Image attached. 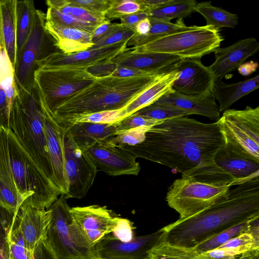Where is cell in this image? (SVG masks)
<instances>
[{
	"instance_id": "6",
	"label": "cell",
	"mask_w": 259,
	"mask_h": 259,
	"mask_svg": "<svg viewBox=\"0 0 259 259\" xmlns=\"http://www.w3.org/2000/svg\"><path fill=\"white\" fill-rule=\"evenodd\" d=\"M223 40L220 30L215 27L194 25L131 48L137 52L168 54L182 59L201 58L220 48Z\"/></svg>"
},
{
	"instance_id": "2",
	"label": "cell",
	"mask_w": 259,
	"mask_h": 259,
	"mask_svg": "<svg viewBox=\"0 0 259 259\" xmlns=\"http://www.w3.org/2000/svg\"><path fill=\"white\" fill-rule=\"evenodd\" d=\"M259 218V177L230 189L210 206L162 228L161 241L193 248L238 224Z\"/></svg>"
},
{
	"instance_id": "59",
	"label": "cell",
	"mask_w": 259,
	"mask_h": 259,
	"mask_svg": "<svg viewBox=\"0 0 259 259\" xmlns=\"http://www.w3.org/2000/svg\"><path fill=\"white\" fill-rule=\"evenodd\" d=\"M0 46H1V45H0Z\"/></svg>"
},
{
	"instance_id": "1",
	"label": "cell",
	"mask_w": 259,
	"mask_h": 259,
	"mask_svg": "<svg viewBox=\"0 0 259 259\" xmlns=\"http://www.w3.org/2000/svg\"><path fill=\"white\" fill-rule=\"evenodd\" d=\"M225 145L217 122L205 123L183 116L151 127L143 142L121 148L137 158L164 165L185 175L214 164L217 153Z\"/></svg>"
},
{
	"instance_id": "41",
	"label": "cell",
	"mask_w": 259,
	"mask_h": 259,
	"mask_svg": "<svg viewBox=\"0 0 259 259\" xmlns=\"http://www.w3.org/2000/svg\"><path fill=\"white\" fill-rule=\"evenodd\" d=\"M136 113L148 118L162 121L189 115L182 110L154 104L144 107Z\"/></svg>"
},
{
	"instance_id": "50",
	"label": "cell",
	"mask_w": 259,
	"mask_h": 259,
	"mask_svg": "<svg viewBox=\"0 0 259 259\" xmlns=\"http://www.w3.org/2000/svg\"><path fill=\"white\" fill-rule=\"evenodd\" d=\"M110 75L116 77L127 78L147 77L156 76L158 75L137 69L116 67Z\"/></svg>"
},
{
	"instance_id": "3",
	"label": "cell",
	"mask_w": 259,
	"mask_h": 259,
	"mask_svg": "<svg viewBox=\"0 0 259 259\" xmlns=\"http://www.w3.org/2000/svg\"><path fill=\"white\" fill-rule=\"evenodd\" d=\"M0 184L23 203L48 209L61 193L31 160L9 127L0 126Z\"/></svg>"
},
{
	"instance_id": "16",
	"label": "cell",
	"mask_w": 259,
	"mask_h": 259,
	"mask_svg": "<svg viewBox=\"0 0 259 259\" xmlns=\"http://www.w3.org/2000/svg\"><path fill=\"white\" fill-rule=\"evenodd\" d=\"M201 59L185 58L177 63L175 69L179 75L172 85V90L192 97L212 95L214 79L208 66L202 63Z\"/></svg>"
},
{
	"instance_id": "43",
	"label": "cell",
	"mask_w": 259,
	"mask_h": 259,
	"mask_svg": "<svg viewBox=\"0 0 259 259\" xmlns=\"http://www.w3.org/2000/svg\"><path fill=\"white\" fill-rule=\"evenodd\" d=\"M164 121L148 118L135 112L114 124L116 127L117 132H119L139 127H152Z\"/></svg>"
},
{
	"instance_id": "47",
	"label": "cell",
	"mask_w": 259,
	"mask_h": 259,
	"mask_svg": "<svg viewBox=\"0 0 259 259\" xmlns=\"http://www.w3.org/2000/svg\"><path fill=\"white\" fill-rule=\"evenodd\" d=\"M72 6L70 15L80 20L99 25L106 20L105 15L92 12L78 6Z\"/></svg>"
},
{
	"instance_id": "36",
	"label": "cell",
	"mask_w": 259,
	"mask_h": 259,
	"mask_svg": "<svg viewBox=\"0 0 259 259\" xmlns=\"http://www.w3.org/2000/svg\"><path fill=\"white\" fill-rule=\"evenodd\" d=\"M9 259H33L22 233L13 222L8 233Z\"/></svg>"
},
{
	"instance_id": "31",
	"label": "cell",
	"mask_w": 259,
	"mask_h": 259,
	"mask_svg": "<svg viewBox=\"0 0 259 259\" xmlns=\"http://www.w3.org/2000/svg\"><path fill=\"white\" fill-rule=\"evenodd\" d=\"M151 28L149 32L146 35H140L137 34L130 38L127 43V47H139L144 45L158 37L167 35L172 32L186 28V26L182 20H178L176 23L166 21L153 17H149Z\"/></svg>"
},
{
	"instance_id": "4",
	"label": "cell",
	"mask_w": 259,
	"mask_h": 259,
	"mask_svg": "<svg viewBox=\"0 0 259 259\" xmlns=\"http://www.w3.org/2000/svg\"><path fill=\"white\" fill-rule=\"evenodd\" d=\"M158 75L96 78L89 87L66 100L53 114L57 119L124 108L149 88Z\"/></svg>"
},
{
	"instance_id": "11",
	"label": "cell",
	"mask_w": 259,
	"mask_h": 259,
	"mask_svg": "<svg viewBox=\"0 0 259 259\" xmlns=\"http://www.w3.org/2000/svg\"><path fill=\"white\" fill-rule=\"evenodd\" d=\"M216 122L226 144L259 161V106L227 109Z\"/></svg>"
},
{
	"instance_id": "32",
	"label": "cell",
	"mask_w": 259,
	"mask_h": 259,
	"mask_svg": "<svg viewBox=\"0 0 259 259\" xmlns=\"http://www.w3.org/2000/svg\"><path fill=\"white\" fill-rule=\"evenodd\" d=\"M195 0H172V2L158 9L147 12L149 17L170 21L174 18L183 20L195 12Z\"/></svg>"
},
{
	"instance_id": "45",
	"label": "cell",
	"mask_w": 259,
	"mask_h": 259,
	"mask_svg": "<svg viewBox=\"0 0 259 259\" xmlns=\"http://www.w3.org/2000/svg\"><path fill=\"white\" fill-rule=\"evenodd\" d=\"M246 252L241 248H220L197 254L195 259H235Z\"/></svg>"
},
{
	"instance_id": "13",
	"label": "cell",
	"mask_w": 259,
	"mask_h": 259,
	"mask_svg": "<svg viewBox=\"0 0 259 259\" xmlns=\"http://www.w3.org/2000/svg\"><path fill=\"white\" fill-rule=\"evenodd\" d=\"M70 212L79 229L94 247L106 235L114 232L122 220L106 206L73 207Z\"/></svg>"
},
{
	"instance_id": "49",
	"label": "cell",
	"mask_w": 259,
	"mask_h": 259,
	"mask_svg": "<svg viewBox=\"0 0 259 259\" xmlns=\"http://www.w3.org/2000/svg\"><path fill=\"white\" fill-rule=\"evenodd\" d=\"M33 259H60L47 239L42 241L33 251Z\"/></svg>"
},
{
	"instance_id": "55",
	"label": "cell",
	"mask_w": 259,
	"mask_h": 259,
	"mask_svg": "<svg viewBox=\"0 0 259 259\" xmlns=\"http://www.w3.org/2000/svg\"><path fill=\"white\" fill-rule=\"evenodd\" d=\"M258 67L257 62L250 61L242 64L238 68V72L243 76H248L255 72Z\"/></svg>"
},
{
	"instance_id": "5",
	"label": "cell",
	"mask_w": 259,
	"mask_h": 259,
	"mask_svg": "<svg viewBox=\"0 0 259 259\" xmlns=\"http://www.w3.org/2000/svg\"><path fill=\"white\" fill-rule=\"evenodd\" d=\"M9 127L31 160L56 186L44 131L42 107L34 86L18 92Z\"/></svg>"
},
{
	"instance_id": "48",
	"label": "cell",
	"mask_w": 259,
	"mask_h": 259,
	"mask_svg": "<svg viewBox=\"0 0 259 259\" xmlns=\"http://www.w3.org/2000/svg\"><path fill=\"white\" fill-rule=\"evenodd\" d=\"M132 223L126 219L122 218L115 231L111 233L114 237L122 241H130L133 237Z\"/></svg>"
},
{
	"instance_id": "39",
	"label": "cell",
	"mask_w": 259,
	"mask_h": 259,
	"mask_svg": "<svg viewBox=\"0 0 259 259\" xmlns=\"http://www.w3.org/2000/svg\"><path fill=\"white\" fill-rule=\"evenodd\" d=\"M151 127H139L117 132L114 135L104 141L116 147L133 146L143 142L146 134Z\"/></svg>"
},
{
	"instance_id": "51",
	"label": "cell",
	"mask_w": 259,
	"mask_h": 259,
	"mask_svg": "<svg viewBox=\"0 0 259 259\" xmlns=\"http://www.w3.org/2000/svg\"><path fill=\"white\" fill-rule=\"evenodd\" d=\"M149 17L146 12H139L124 16L120 19L121 24L135 30L136 25L141 20Z\"/></svg>"
},
{
	"instance_id": "9",
	"label": "cell",
	"mask_w": 259,
	"mask_h": 259,
	"mask_svg": "<svg viewBox=\"0 0 259 259\" xmlns=\"http://www.w3.org/2000/svg\"><path fill=\"white\" fill-rule=\"evenodd\" d=\"M46 14L36 9L30 34L15 68L17 93L34 87V74L38 63L49 56L61 52L46 27Z\"/></svg>"
},
{
	"instance_id": "42",
	"label": "cell",
	"mask_w": 259,
	"mask_h": 259,
	"mask_svg": "<svg viewBox=\"0 0 259 259\" xmlns=\"http://www.w3.org/2000/svg\"><path fill=\"white\" fill-rule=\"evenodd\" d=\"M220 248H241L246 251L259 249V235L250 231L243 232L229 240Z\"/></svg>"
},
{
	"instance_id": "28",
	"label": "cell",
	"mask_w": 259,
	"mask_h": 259,
	"mask_svg": "<svg viewBox=\"0 0 259 259\" xmlns=\"http://www.w3.org/2000/svg\"><path fill=\"white\" fill-rule=\"evenodd\" d=\"M16 1L0 0V45L16 66Z\"/></svg>"
},
{
	"instance_id": "10",
	"label": "cell",
	"mask_w": 259,
	"mask_h": 259,
	"mask_svg": "<svg viewBox=\"0 0 259 259\" xmlns=\"http://www.w3.org/2000/svg\"><path fill=\"white\" fill-rule=\"evenodd\" d=\"M182 175L169 187L166 200L168 206L180 214L179 220L189 218L207 208L230 189Z\"/></svg>"
},
{
	"instance_id": "21",
	"label": "cell",
	"mask_w": 259,
	"mask_h": 259,
	"mask_svg": "<svg viewBox=\"0 0 259 259\" xmlns=\"http://www.w3.org/2000/svg\"><path fill=\"white\" fill-rule=\"evenodd\" d=\"M51 211L38 209L23 203L14 215L13 222L20 230L29 249L33 252L36 246L47 239Z\"/></svg>"
},
{
	"instance_id": "24",
	"label": "cell",
	"mask_w": 259,
	"mask_h": 259,
	"mask_svg": "<svg viewBox=\"0 0 259 259\" xmlns=\"http://www.w3.org/2000/svg\"><path fill=\"white\" fill-rule=\"evenodd\" d=\"M46 27L55 40L57 47L64 54L85 51L94 45L92 33L89 32L61 27L47 21Z\"/></svg>"
},
{
	"instance_id": "57",
	"label": "cell",
	"mask_w": 259,
	"mask_h": 259,
	"mask_svg": "<svg viewBox=\"0 0 259 259\" xmlns=\"http://www.w3.org/2000/svg\"><path fill=\"white\" fill-rule=\"evenodd\" d=\"M235 259H259V249L245 252Z\"/></svg>"
},
{
	"instance_id": "37",
	"label": "cell",
	"mask_w": 259,
	"mask_h": 259,
	"mask_svg": "<svg viewBox=\"0 0 259 259\" xmlns=\"http://www.w3.org/2000/svg\"><path fill=\"white\" fill-rule=\"evenodd\" d=\"M46 18V21L52 24L64 27L77 28L92 33L98 26L80 20L71 15L64 14L52 7H48Z\"/></svg>"
},
{
	"instance_id": "46",
	"label": "cell",
	"mask_w": 259,
	"mask_h": 259,
	"mask_svg": "<svg viewBox=\"0 0 259 259\" xmlns=\"http://www.w3.org/2000/svg\"><path fill=\"white\" fill-rule=\"evenodd\" d=\"M111 0H68L72 6H78L92 12L105 15Z\"/></svg>"
},
{
	"instance_id": "25",
	"label": "cell",
	"mask_w": 259,
	"mask_h": 259,
	"mask_svg": "<svg viewBox=\"0 0 259 259\" xmlns=\"http://www.w3.org/2000/svg\"><path fill=\"white\" fill-rule=\"evenodd\" d=\"M179 75V72L176 69L159 75L149 88L122 109L123 118L154 103L171 88Z\"/></svg>"
},
{
	"instance_id": "35",
	"label": "cell",
	"mask_w": 259,
	"mask_h": 259,
	"mask_svg": "<svg viewBox=\"0 0 259 259\" xmlns=\"http://www.w3.org/2000/svg\"><path fill=\"white\" fill-rule=\"evenodd\" d=\"M194 248H184L160 241L149 252L150 259H195Z\"/></svg>"
},
{
	"instance_id": "29",
	"label": "cell",
	"mask_w": 259,
	"mask_h": 259,
	"mask_svg": "<svg viewBox=\"0 0 259 259\" xmlns=\"http://www.w3.org/2000/svg\"><path fill=\"white\" fill-rule=\"evenodd\" d=\"M35 11L33 1L16 0V65L30 34Z\"/></svg>"
},
{
	"instance_id": "23",
	"label": "cell",
	"mask_w": 259,
	"mask_h": 259,
	"mask_svg": "<svg viewBox=\"0 0 259 259\" xmlns=\"http://www.w3.org/2000/svg\"><path fill=\"white\" fill-rule=\"evenodd\" d=\"M179 109L189 115L198 114L212 120L220 118L219 106L212 95L204 97H192L169 90L154 103Z\"/></svg>"
},
{
	"instance_id": "14",
	"label": "cell",
	"mask_w": 259,
	"mask_h": 259,
	"mask_svg": "<svg viewBox=\"0 0 259 259\" xmlns=\"http://www.w3.org/2000/svg\"><path fill=\"white\" fill-rule=\"evenodd\" d=\"M163 232L161 228L128 241H121L109 234L95 246V251L102 259H150L149 252L161 241Z\"/></svg>"
},
{
	"instance_id": "7",
	"label": "cell",
	"mask_w": 259,
	"mask_h": 259,
	"mask_svg": "<svg viewBox=\"0 0 259 259\" xmlns=\"http://www.w3.org/2000/svg\"><path fill=\"white\" fill-rule=\"evenodd\" d=\"M51 221L47 240L60 259H94L98 257L73 219L71 207L62 195L49 208Z\"/></svg>"
},
{
	"instance_id": "18",
	"label": "cell",
	"mask_w": 259,
	"mask_h": 259,
	"mask_svg": "<svg viewBox=\"0 0 259 259\" xmlns=\"http://www.w3.org/2000/svg\"><path fill=\"white\" fill-rule=\"evenodd\" d=\"M40 100L43 110L44 127L54 182L61 195L64 196L67 191L63 146L64 128L55 120L53 114L44 105L40 99Z\"/></svg>"
},
{
	"instance_id": "44",
	"label": "cell",
	"mask_w": 259,
	"mask_h": 259,
	"mask_svg": "<svg viewBox=\"0 0 259 259\" xmlns=\"http://www.w3.org/2000/svg\"><path fill=\"white\" fill-rule=\"evenodd\" d=\"M14 214L0 207V259H9L8 233Z\"/></svg>"
},
{
	"instance_id": "34",
	"label": "cell",
	"mask_w": 259,
	"mask_h": 259,
	"mask_svg": "<svg viewBox=\"0 0 259 259\" xmlns=\"http://www.w3.org/2000/svg\"><path fill=\"white\" fill-rule=\"evenodd\" d=\"M252 221L230 228L193 248L198 254L217 248L239 234L248 232Z\"/></svg>"
},
{
	"instance_id": "22",
	"label": "cell",
	"mask_w": 259,
	"mask_h": 259,
	"mask_svg": "<svg viewBox=\"0 0 259 259\" xmlns=\"http://www.w3.org/2000/svg\"><path fill=\"white\" fill-rule=\"evenodd\" d=\"M214 161L235 180L236 185L259 177V161L229 144L225 143L218 151Z\"/></svg>"
},
{
	"instance_id": "12",
	"label": "cell",
	"mask_w": 259,
	"mask_h": 259,
	"mask_svg": "<svg viewBox=\"0 0 259 259\" xmlns=\"http://www.w3.org/2000/svg\"><path fill=\"white\" fill-rule=\"evenodd\" d=\"M63 146L67 181L64 196L67 199H81L93 185L98 170L87 153L76 145L68 128H64Z\"/></svg>"
},
{
	"instance_id": "53",
	"label": "cell",
	"mask_w": 259,
	"mask_h": 259,
	"mask_svg": "<svg viewBox=\"0 0 259 259\" xmlns=\"http://www.w3.org/2000/svg\"><path fill=\"white\" fill-rule=\"evenodd\" d=\"M112 23L109 20H106L98 25L92 33V41H96L103 37L108 31Z\"/></svg>"
},
{
	"instance_id": "40",
	"label": "cell",
	"mask_w": 259,
	"mask_h": 259,
	"mask_svg": "<svg viewBox=\"0 0 259 259\" xmlns=\"http://www.w3.org/2000/svg\"><path fill=\"white\" fill-rule=\"evenodd\" d=\"M135 33L134 30L121 23H112L107 33L101 39L96 41L91 49L100 48L128 40Z\"/></svg>"
},
{
	"instance_id": "26",
	"label": "cell",
	"mask_w": 259,
	"mask_h": 259,
	"mask_svg": "<svg viewBox=\"0 0 259 259\" xmlns=\"http://www.w3.org/2000/svg\"><path fill=\"white\" fill-rule=\"evenodd\" d=\"M63 127L69 129L76 145L84 151L96 143L104 141L117 133L114 123L76 122Z\"/></svg>"
},
{
	"instance_id": "15",
	"label": "cell",
	"mask_w": 259,
	"mask_h": 259,
	"mask_svg": "<svg viewBox=\"0 0 259 259\" xmlns=\"http://www.w3.org/2000/svg\"><path fill=\"white\" fill-rule=\"evenodd\" d=\"M98 170L111 176H138L141 168L137 158L128 151L99 142L85 151Z\"/></svg>"
},
{
	"instance_id": "54",
	"label": "cell",
	"mask_w": 259,
	"mask_h": 259,
	"mask_svg": "<svg viewBox=\"0 0 259 259\" xmlns=\"http://www.w3.org/2000/svg\"><path fill=\"white\" fill-rule=\"evenodd\" d=\"M146 9V13L150 10L158 9L167 5L172 0H141Z\"/></svg>"
},
{
	"instance_id": "20",
	"label": "cell",
	"mask_w": 259,
	"mask_h": 259,
	"mask_svg": "<svg viewBox=\"0 0 259 259\" xmlns=\"http://www.w3.org/2000/svg\"><path fill=\"white\" fill-rule=\"evenodd\" d=\"M181 57L161 53L140 52L126 48L110 60L118 67L127 68L159 75L175 70Z\"/></svg>"
},
{
	"instance_id": "38",
	"label": "cell",
	"mask_w": 259,
	"mask_h": 259,
	"mask_svg": "<svg viewBox=\"0 0 259 259\" xmlns=\"http://www.w3.org/2000/svg\"><path fill=\"white\" fill-rule=\"evenodd\" d=\"M146 12L141 0H111L109 9L105 14L110 21L139 12Z\"/></svg>"
},
{
	"instance_id": "19",
	"label": "cell",
	"mask_w": 259,
	"mask_h": 259,
	"mask_svg": "<svg viewBox=\"0 0 259 259\" xmlns=\"http://www.w3.org/2000/svg\"><path fill=\"white\" fill-rule=\"evenodd\" d=\"M258 50L259 43L253 37L240 39L229 46L217 49L213 52L214 61L208 66L215 82L222 81L226 75L237 69Z\"/></svg>"
},
{
	"instance_id": "56",
	"label": "cell",
	"mask_w": 259,
	"mask_h": 259,
	"mask_svg": "<svg viewBox=\"0 0 259 259\" xmlns=\"http://www.w3.org/2000/svg\"><path fill=\"white\" fill-rule=\"evenodd\" d=\"M151 23L149 17L140 21L135 27L136 34L140 35H146L150 31Z\"/></svg>"
},
{
	"instance_id": "58",
	"label": "cell",
	"mask_w": 259,
	"mask_h": 259,
	"mask_svg": "<svg viewBox=\"0 0 259 259\" xmlns=\"http://www.w3.org/2000/svg\"><path fill=\"white\" fill-rule=\"evenodd\" d=\"M94 259H102V258H99V257H97V258H94Z\"/></svg>"
},
{
	"instance_id": "17",
	"label": "cell",
	"mask_w": 259,
	"mask_h": 259,
	"mask_svg": "<svg viewBox=\"0 0 259 259\" xmlns=\"http://www.w3.org/2000/svg\"><path fill=\"white\" fill-rule=\"evenodd\" d=\"M128 40L98 49L88 50L70 54L61 52L54 53L40 61L37 69L48 67L89 68L108 62L127 48Z\"/></svg>"
},
{
	"instance_id": "30",
	"label": "cell",
	"mask_w": 259,
	"mask_h": 259,
	"mask_svg": "<svg viewBox=\"0 0 259 259\" xmlns=\"http://www.w3.org/2000/svg\"><path fill=\"white\" fill-rule=\"evenodd\" d=\"M195 12L204 18L206 25L213 26L219 30L223 28H234L238 25L237 15L213 6L209 1L197 3Z\"/></svg>"
},
{
	"instance_id": "8",
	"label": "cell",
	"mask_w": 259,
	"mask_h": 259,
	"mask_svg": "<svg viewBox=\"0 0 259 259\" xmlns=\"http://www.w3.org/2000/svg\"><path fill=\"white\" fill-rule=\"evenodd\" d=\"M84 67H39L34 86L44 105L54 114L66 100L90 86L97 77Z\"/></svg>"
},
{
	"instance_id": "27",
	"label": "cell",
	"mask_w": 259,
	"mask_h": 259,
	"mask_svg": "<svg viewBox=\"0 0 259 259\" xmlns=\"http://www.w3.org/2000/svg\"><path fill=\"white\" fill-rule=\"evenodd\" d=\"M259 88V75L233 83L222 81L214 83L212 95L218 100L220 112L225 111L235 102Z\"/></svg>"
},
{
	"instance_id": "33",
	"label": "cell",
	"mask_w": 259,
	"mask_h": 259,
	"mask_svg": "<svg viewBox=\"0 0 259 259\" xmlns=\"http://www.w3.org/2000/svg\"><path fill=\"white\" fill-rule=\"evenodd\" d=\"M54 118L61 126H66L76 122L112 124L122 119L123 117L121 109L78 115L64 119Z\"/></svg>"
},
{
	"instance_id": "52",
	"label": "cell",
	"mask_w": 259,
	"mask_h": 259,
	"mask_svg": "<svg viewBox=\"0 0 259 259\" xmlns=\"http://www.w3.org/2000/svg\"><path fill=\"white\" fill-rule=\"evenodd\" d=\"M46 4L48 7L54 8L65 15H70L73 9L68 0H48Z\"/></svg>"
}]
</instances>
